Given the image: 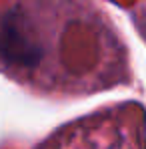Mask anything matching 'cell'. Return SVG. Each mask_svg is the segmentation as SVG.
I'll return each instance as SVG.
<instances>
[{"mask_svg":"<svg viewBox=\"0 0 146 149\" xmlns=\"http://www.w3.org/2000/svg\"><path fill=\"white\" fill-rule=\"evenodd\" d=\"M42 49L32 40L22 20L10 12L0 20V58L8 65L36 67L40 63Z\"/></svg>","mask_w":146,"mask_h":149,"instance_id":"cell-1","label":"cell"}]
</instances>
